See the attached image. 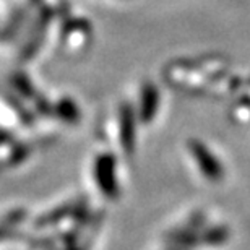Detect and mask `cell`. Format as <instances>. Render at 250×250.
<instances>
[{"mask_svg": "<svg viewBox=\"0 0 250 250\" xmlns=\"http://www.w3.org/2000/svg\"><path fill=\"white\" fill-rule=\"evenodd\" d=\"M190 153L195 159V163L198 164L200 171L209 181H219L223 177V166L221 163L214 158V154L200 142H192L190 143Z\"/></svg>", "mask_w": 250, "mask_h": 250, "instance_id": "2", "label": "cell"}, {"mask_svg": "<svg viewBox=\"0 0 250 250\" xmlns=\"http://www.w3.org/2000/svg\"><path fill=\"white\" fill-rule=\"evenodd\" d=\"M158 109V91L153 84H146L142 93V107H140V116L142 121L149 122L154 117V112Z\"/></svg>", "mask_w": 250, "mask_h": 250, "instance_id": "3", "label": "cell"}, {"mask_svg": "<svg viewBox=\"0 0 250 250\" xmlns=\"http://www.w3.org/2000/svg\"><path fill=\"white\" fill-rule=\"evenodd\" d=\"M226 239H228L226 229L218 228V229H213V231H209V232H208L207 241H208L209 244H221V242L226 241Z\"/></svg>", "mask_w": 250, "mask_h": 250, "instance_id": "5", "label": "cell"}, {"mask_svg": "<svg viewBox=\"0 0 250 250\" xmlns=\"http://www.w3.org/2000/svg\"><path fill=\"white\" fill-rule=\"evenodd\" d=\"M0 236H2V232H0Z\"/></svg>", "mask_w": 250, "mask_h": 250, "instance_id": "6", "label": "cell"}, {"mask_svg": "<svg viewBox=\"0 0 250 250\" xmlns=\"http://www.w3.org/2000/svg\"><path fill=\"white\" fill-rule=\"evenodd\" d=\"M94 176L98 186L107 198H116L119 193L117 176H116V159L112 154H101L94 164Z\"/></svg>", "mask_w": 250, "mask_h": 250, "instance_id": "1", "label": "cell"}, {"mask_svg": "<svg viewBox=\"0 0 250 250\" xmlns=\"http://www.w3.org/2000/svg\"><path fill=\"white\" fill-rule=\"evenodd\" d=\"M121 137H122V145L127 153H132L135 146V119L133 114L128 107H124L122 111V124H121Z\"/></svg>", "mask_w": 250, "mask_h": 250, "instance_id": "4", "label": "cell"}]
</instances>
